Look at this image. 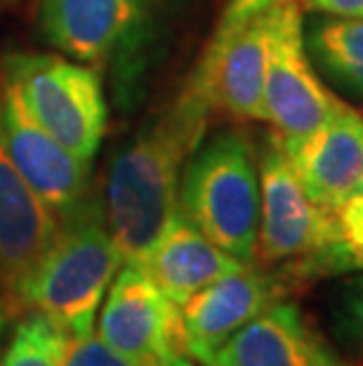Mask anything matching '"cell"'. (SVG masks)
I'll return each instance as SVG.
<instances>
[{
    "label": "cell",
    "instance_id": "obj_1",
    "mask_svg": "<svg viewBox=\"0 0 363 366\" xmlns=\"http://www.w3.org/2000/svg\"><path fill=\"white\" fill-rule=\"evenodd\" d=\"M210 114L213 109L187 83L165 112L113 154L104 217L123 264H140L180 210L184 166L205 137Z\"/></svg>",
    "mask_w": 363,
    "mask_h": 366
},
{
    "label": "cell",
    "instance_id": "obj_2",
    "mask_svg": "<svg viewBox=\"0 0 363 366\" xmlns=\"http://www.w3.org/2000/svg\"><path fill=\"white\" fill-rule=\"evenodd\" d=\"M123 267L104 217V201L90 192L61 217L55 244L21 291L19 312H38L71 336L95 333L97 312Z\"/></svg>",
    "mask_w": 363,
    "mask_h": 366
},
{
    "label": "cell",
    "instance_id": "obj_3",
    "mask_svg": "<svg viewBox=\"0 0 363 366\" xmlns=\"http://www.w3.org/2000/svg\"><path fill=\"white\" fill-rule=\"evenodd\" d=\"M180 213L238 260L255 262L260 229V173L241 130L203 137L184 166Z\"/></svg>",
    "mask_w": 363,
    "mask_h": 366
},
{
    "label": "cell",
    "instance_id": "obj_4",
    "mask_svg": "<svg viewBox=\"0 0 363 366\" xmlns=\"http://www.w3.org/2000/svg\"><path fill=\"white\" fill-rule=\"evenodd\" d=\"M3 74L31 116L76 159L92 163L106 132V99L97 71L57 54H10Z\"/></svg>",
    "mask_w": 363,
    "mask_h": 366
},
{
    "label": "cell",
    "instance_id": "obj_5",
    "mask_svg": "<svg viewBox=\"0 0 363 366\" xmlns=\"http://www.w3.org/2000/svg\"><path fill=\"white\" fill-rule=\"evenodd\" d=\"M257 173L260 229L255 262H288V274L302 284L309 279V267L333 246V208H323L309 199L276 130L262 142Z\"/></svg>",
    "mask_w": 363,
    "mask_h": 366
},
{
    "label": "cell",
    "instance_id": "obj_6",
    "mask_svg": "<svg viewBox=\"0 0 363 366\" xmlns=\"http://www.w3.org/2000/svg\"><path fill=\"white\" fill-rule=\"evenodd\" d=\"M97 338L137 366H165L187 355L182 307L137 264H123L104 295Z\"/></svg>",
    "mask_w": 363,
    "mask_h": 366
},
{
    "label": "cell",
    "instance_id": "obj_7",
    "mask_svg": "<svg viewBox=\"0 0 363 366\" xmlns=\"http://www.w3.org/2000/svg\"><path fill=\"white\" fill-rule=\"evenodd\" d=\"M267 123L283 137H302L328 119L339 99L319 79L305 45L300 0L276 5V24L265 79Z\"/></svg>",
    "mask_w": 363,
    "mask_h": 366
},
{
    "label": "cell",
    "instance_id": "obj_8",
    "mask_svg": "<svg viewBox=\"0 0 363 366\" xmlns=\"http://www.w3.org/2000/svg\"><path fill=\"white\" fill-rule=\"evenodd\" d=\"M274 24L276 7L227 34L213 36L189 79V85L213 112H224L241 121H267L265 79Z\"/></svg>",
    "mask_w": 363,
    "mask_h": 366
},
{
    "label": "cell",
    "instance_id": "obj_9",
    "mask_svg": "<svg viewBox=\"0 0 363 366\" xmlns=\"http://www.w3.org/2000/svg\"><path fill=\"white\" fill-rule=\"evenodd\" d=\"M0 142L19 175L59 220L90 197L92 163L76 159L31 116L5 74L0 76Z\"/></svg>",
    "mask_w": 363,
    "mask_h": 366
},
{
    "label": "cell",
    "instance_id": "obj_10",
    "mask_svg": "<svg viewBox=\"0 0 363 366\" xmlns=\"http://www.w3.org/2000/svg\"><path fill=\"white\" fill-rule=\"evenodd\" d=\"M295 286L288 272L274 274L257 262L218 279L184 302L182 326L187 357L205 364L238 329L260 317Z\"/></svg>",
    "mask_w": 363,
    "mask_h": 366
},
{
    "label": "cell",
    "instance_id": "obj_11",
    "mask_svg": "<svg viewBox=\"0 0 363 366\" xmlns=\"http://www.w3.org/2000/svg\"><path fill=\"white\" fill-rule=\"evenodd\" d=\"M59 215L19 175L0 142V307L19 312L21 291L59 234Z\"/></svg>",
    "mask_w": 363,
    "mask_h": 366
},
{
    "label": "cell",
    "instance_id": "obj_12",
    "mask_svg": "<svg viewBox=\"0 0 363 366\" xmlns=\"http://www.w3.org/2000/svg\"><path fill=\"white\" fill-rule=\"evenodd\" d=\"M283 152L307 189L323 208H335L359 192L363 180V116L339 107L319 128L302 137H283Z\"/></svg>",
    "mask_w": 363,
    "mask_h": 366
},
{
    "label": "cell",
    "instance_id": "obj_13",
    "mask_svg": "<svg viewBox=\"0 0 363 366\" xmlns=\"http://www.w3.org/2000/svg\"><path fill=\"white\" fill-rule=\"evenodd\" d=\"M203 366H349L292 302H276L238 329Z\"/></svg>",
    "mask_w": 363,
    "mask_h": 366
},
{
    "label": "cell",
    "instance_id": "obj_14",
    "mask_svg": "<svg viewBox=\"0 0 363 366\" xmlns=\"http://www.w3.org/2000/svg\"><path fill=\"white\" fill-rule=\"evenodd\" d=\"M146 7L135 0H43L41 24L48 41L83 64H97L130 43Z\"/></svg>",
    "mask_w": 363,
    "mask_h": 366
},
{
    "label": "cell",
    "instance_id": "obj_15",
    "mask_svg": "<svg viewBox=\"0 0 363 366\" xmlns=\"http://www.w3.org/2000/svg\"><path fill=\"white\" fill-rule=\"evenodd\" d=\"M245 260L222 251L203 232L196 229L180 210L168 222L140 267L146 277L177 305H184L191 295L203 291L218 279L241 269Z\"/></svg>",
    "mask_w": 363,
    "mask_h": 366
},
{
    "label": "cell",
    "instance_id": "obj_16",
    "mask_svg": "<svg viewBox=\"0 0 363 366\" xmlns=\"http://www.w3.org/2000/svg\"><path fill=\"white\" fill-rule=\"evenodd\" d=\"M305 45L316 71L363 99V19L316 17L305 29Z\"/></svg>",
    "mask_w": 363,
    "mask_h": 366
},
{
    "label": "cell",
    "instance_id": "obj_17",
    "mask_svg": "<svg viewBox=\"0 0 363 366\" xmlns=\"http://www.w3.org/2000/svg\"><path fill=\"white\" fill-rule=\"evenodd\" d=\"M68 333L38 312H26L14 326L0 366H61Z\"/></svg>",
    "mask_w": 363,
    "mask_h": 366
},
{
    "label": "cell",
    "instance_id": "obj_18",
    "mask_svg": "<svg viewBox=\"0 0 363 366\" xmlns=\"http://www.w3.org/2000/svg\"><path fill=\"white\" fill-rule=\"evenodd\" d=\"M335 237L333 246L309 267L307 277L319 279L328 274L363 269V194L357 192L333 208Z\"/></svg>",
    "mask_w": 363,
    "mask_h": 366
},
{
    "label": "cell",
    "instance_id": "obj_19",
    "mask_svg": "<svg viewBox=\"0 0 363 366\" xmlns=\"http://www.w3.org/2000/svg\"><path fill=\"white\" fill-rule=\"evenodd\" d=\"M61 366H137V364L99 340L97 333H90V336H71L68 333Z\"/></svg>",
    "mask_w": 363,
    "mask_h": 366
},
{
    "label": "cell",
    "instance_id": "obj_20",
    "mask_svg": "<svg viewBox=\"0 0 363 366\" xmlns=\"http://www.w3.org/2000/svg\"><path fill=\"white\" fill-rule=\"evenodd\" d=\"M281 3H285V0H227V7H224L215 34H227V31L245 24L248 19L257 17V14L272 10V7Z\"/></svg>",
    "mask_w": 363,
    "mask_h": 366
},
{
    "label": "cell",
    "instance_id": "obj_21",
    "mask_svg": "<svg viewBox=\"0 0 363 366\" xmlns=\"http://www.w3.org/2000/svg\"><path fill=\"white\" fill-rule=\"evenodd\" d=\"M344 329L363 350V277L352 284L344 300Z\"/></svg>",
    "mask_w": 363,
    "mask_h": 366
},
{
    "label": "cell",
    "instance_id": "obj_22",
    "mask_svg": "<svg viewBox=\"0 0 363 366\" xmlns=\"http://www.w3.org/2000/svg\"><path fill=\"white\" fill-rule=\"evenodd\" d=\"M300 3L319 14H328V17L363 19V0H300Z\"/></svg>",
    "mask_w": 363,
    "mask_h": 366
},
{
    "label": "cell",
    "instance_id": "obj_23",
    "mask_svg": "<svg viewBox=\"0 0 363 366\" xmlns=\"http://www.w3.org/2000/svg\"><path fill=\"white\" fill-rule=\"evenodd\" d=\"M7 315L3 307H0V364H3V338H5V331H7Z\"/></svg>",
    "mask_w": 363,
    "mask_h": 366
},
{
    "label": "cell",
    "instance_id": "obj_24",
    "mask_svg": "<svg viewBox=\"0 0 363 366\" xmlns=\"http://www.w3.org/2000/svg\"><path fill=\"white\" fill-rule=\"evenodd\" d=\"M165 366H196L194 362H191V357H187V355H180V357H173Z\"/></svg>",
    "mask_w": 363,
    "mask_h": 366
},
{
    "label": "cell",
    "instance_id": "obj_25",
    "mask_svg": "<svg viewBox=\"0 0 363 366\" xmlns=\"http://www.w3.org/2000/svg\"><path fill=\"white\" fill-rule=\"evenodd\" d=\"M135 3H140V5H144V7H146V5H149V0H135Z\"/></svg>",
    "mask_w": 363,
    "mask_h": 366
},
{
    "label": "cell",
    "instance_id": "obj_26",
    "mask_svg": "<svg viewBox=\"0 0 363 366\" xmlns=\"http://www.w3.org/2000/svg\"><path fill=\"white\" fill-rule=\"evenodd\" d=\"M359 192L363 194V180H361V184H359Z\"/></svg>",
    "mask_w": 363,
    "mask_h": 366
},
{
    "label": "cell",
    "instance_id": "obj_27",
    "mask_svg": "<svg viewBox=\"0 0 363 366\" xmlns=\"http://www.w3.org/2000/svg\"><path fill=\"white\" fill-rule=\"evenodd\" d=\"M357 366H363V357H361V360H359V364Z\"/></svg>",
    "mask_w": 363,
    "mask_h": 366
}]
</instances>
